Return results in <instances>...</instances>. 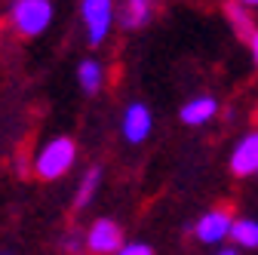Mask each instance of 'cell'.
Wrapping results in <instances>:
<instances>
[{"instance_id":"obj_1","label":"cell","mask_w":258,"mask_h":255,"mask_svg":"<svg viewBox=\"0 0 258 255\" xmlns=\"http://www.w3.org/2000/svg\"><path fill=\"white\" fill-rule=\"evenodd\" d=\"M74 160H77V142L68 139V136H55V139H49L37 151V157H34V172L43 181H55V178H61L64 172L74 166Z\"/></svg>"},{"instance_id":"obj_2","label":"cell","mask_w":258,"mask_h":255,"mask_svg":"<svg viewBox=\"0 0 258 255\" xmlns=\"http://www.w3.org/2000/svg\"><path fill=\"white\" fill-rule=\"evenodd\" d=\"M55 7L52 0H13L10 7V25L19 37H40L52 25Z\"/></svg>"},{"instance_id":"obj_3","label":"cell","mask_w":258,"mask_h":255,"mask_svg":"<svg viewBox=\"0 0 258 255\" xmlns=\"http://www.w3.org/2000/svg\"><path fill=\"white\" fill-rule=\"evenodd\" d=\"M80 16L86 25V43L99 46L114 25V0H80Z\"/></svg>"},{"instance_id":"obj_4","label":"cell","mask_w":258,"mask_h":255,"mask_svg":"<svg viewBox=\"0 0 258 255\" xmlns=\"http://www.w3.org/2000/svg\"><path fill=\"white\" fill-rule=\"evenodd\" d=\"M86 252L89 255H117L126 243H123V231L114 218H95L89 231H86Z\"/></svg>"},{"instance_id":"obj_5","label":"cell","mask_w":258,"mask_h":255,"mask_svg":"<svg viewBox=\"0 0 258 255\" xmlns=\"http://www.w3.org/2000/svg\"><path fill=\"white\" fill-rule=\"evenodd\" d=\"M154 130V114L145 102H133L126 111H123V120H120V133L129 145H142Z\"/></svg>"},{"instance_id":"obj_6","label":"cell","mask_w":258,"mask_h":255,"mask_svg":"<svg viewBox=\"0 0 258 255\" xmlns=\"http://www.w3.org/2000/svg\"><path fill=\"white\" fill-rule=\"evenodd\" d=\"M231 228H234V215L228 209H209L206 215H200L194 231H197L200 243H221L224 237H231Z\"/></svg>"},{"instance_id":"obj_7","label":"cell","mask_w":258,"mask_h":255,"mask_svg":"<svg viewBox=\"0 0 258 255\" xmlns=\"http://www.w3.org/2000/svg\"><path fill=\"white\" fill-rule=\"evenodd\" d=\"M231 172L240 178L258 172V133H249L237 142V148L231 154Z\"/></svg>"},{"instance_id":"obj_8","label":"cell","mask_w":258,"mask_h":255,"mask_svg":"<svg viewBox=\"0 0 258 255\" xmlns=\"http://www.w3.org/2000/svg\"><path fill=\"white\" fill-rule=\"evenodd\" d=\"M215 111H218V102L212 99V95H197V99H190V102L181 105V123L203 126V123H209L215 117Z\"/></svg>"},{"instance_id":"obj_9","label":"cell","mask_w":258,"mask_h":255,"mask_svg":"<svg viewBox=\"0 0 258 255\" xmlns=\"http://www.w3.org/2000/svg\"><path fill=\"white\" fill-rule=\"evenodd\" d=\"M154 16V0H126L120 10V25L126 31H139L151 22Z\"/></svg>"},{"instance_id":"obj_10","label":"cell","mask_w":258,"mask_h":255,"mask_svg":"<svg viewBox=\"0 0 258 255\" xmlns=\"http://www.w3.org/2000/svg\"><path fill=\"white\" fill-rule=\"evenodd\" d=\"M77 80H80V89L92 95V92H99L102 83H105V68L95 58H83L77 65Z\"/></svg>"},{"instance_id":"obj_11","label":"cell","mask_w":258,"mask_h":255,"mask_svg":"<svg viewBox=\"0 0 258 255\" xmlns=\"http://www.w3.org/2000/svg\"><path fill=\"white\" fill-rule=\"evenodd\" d=\"M99 184H102V169H99V166H89V169L83 172L77 190H74V206H77V209L89 206L92 197H95V190H99Z\"/></svg>"},{"instance_id":"obj_12","label":"cell","mask_w":258,"mask_h":255,"mask_svg":"<svg viewBox=\"0 0 258 255\" xmlns=\"http://www.w3.org/2000/svg\"><path fill=\"white\" fill-rule=\"evenodd\" d=\"M224 16H228V22L234 25V31H237L243 40H252V34H255V22H252V16H249L246 7L228 4V7H224Z\"/></svg>"},{"instance_id":"obj_13","label":"cell","mask_w":258,"mask_h":255,"mask_svg":"<svg viewBox=\"0 0 258 255\" xmlns=\"http://www.w3.org/2000/svg\"><path fill=\"white\" fill-rule=\"evenodd\" d=\"M231 240H234L240 249H258V221H252V218H240V221H234Z\"/></svg>"},{"instance_id":"obj_14","label":"cell","mask_w":258,"mask_h":255,"mask_svg":"<svg viewBox=\"0 0 258 255\" xmlns=\"http://www.w3.org/2000/svg\"><path fill=\"white\" fill-rule=\"evenodd\" d=\"M117 255H154V249L148 243H126Z\"/></svg>"},{"instance_id":"obj_15","label":"cell","mask_w":258,"mask_h":255,"mask_svg":"<svg viewBox=\"0 0 258 255\" xmlns=\"http://www.w3.org/2000/svg\"><path fill=\"white\" fill-rule=\"evenodd\" d=\"M61 246H64V252H77L80 246H86V240H80V237L74 234V237H64V243H61Z\"/></svg>"},{"instance_id":"obj_16","label":"cell","mask_w":258,"mask_h":255,"mask_svg":"<svg viewBox=\"0 0 258 255\" xmlns=\"http://www.w3.org/2000/svg\"><path fill=\"white\" fill-rule=\"evenodd\" d=\"M249 49H252V61H255V68H258V31H255L252 40H249Z\"/></svg>"},{"instance_id":"obj_17","label":"cell","mask_w":258,"mask_h":255,"mask_svg":"<svg viewBox=\"0 0 258 255\" xmlns=\"http://www.w3.org/2000/svg\"><path fill=\"white\" fill-rule=\"evenodd\" d=\"M234 4H240V7H246V10H252V7H258V0H234Z\"/></svg>"},{"instance_id":"obj_18","label":"cell","mask_w":258,"mask_h":255,"mask_svg":"<svg viewBox=\"0 0 258 255\" xmlns=\"http://www.w3.org/2000/svg\"><path fill=\"white\" fill-rule=\"evenodd\" d=\"M218 255H237V249H221Z\"/></svg>"}]
</instances>
